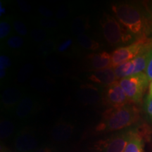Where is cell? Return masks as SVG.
I'll list each match as a JSON object with an SVG mask.
<instances>
[{"instance_id": "4fadbf2b", "label": "cell", "mask_w": 152, "mask_h": 152, "mask_svg": "<svg viewBox=\"0 0 152 152\" xmlns=\"http://www.w3.org/2000/svg\"><path fill=\"white\" fill-rule=\"evenodd\" d=\"M21 93L14 87L7 88L2 94L1 102L3 105L7 108H11L19 104L21 99Z\"/></svg>"}, {"instance_id": "8fae6325", "label": "cell", "mask_w": 152, "mask_h": 152, "mask_svg": "<svg viewBox=\"0 0 152 152\" xmlns=\"http://www.w3.org/2000/svg\"><path fill=\"white\" fill-rule=\"evenodd\" d=\"M87 61L94 71H100L111 67V54L106 52L91 54L87 56Z\"/></svg>"}, {"instance_id": "4316f807", "label": "cell", "mask_w": 152, "mask_h": 152, "mask_svg": "<svg viewBox=\"0 0 152 152\" xmlns=\"http://www.w3.org/2000/svg\"><path fill=\"white\" fill-rule=\"evenodd\" d=\"M39 12L42 14V15H43V16H45L46 17H48V18H50V17L53 16L52 11L51 10H49V9H48L45 8V7H40L39 9Z\"/></svg>"}, {"instance_id": "44dd1931", "label": "cell", "mask_w": 152, "mask_h": 152, "mask_svg": "<svg viewBox=\"0 0 152 152\" xmlns=\"http://www.w3.org/2000/svg\"><path fill=\"white\" fill-rule=\"evenodd\" d=\"M14 29L16 32L19 35L24 36L26 35L28 33V30L26 26H25L23 23L20 21V20H16L14 21Z\"/></svg>"}, {"instance_id": "277c9868", "label": "cell", "mask_w": 152, "mask_h": 152, "mask_svg": "<svg viewBox=\"0 0 152 152\" xmlns=\"http://www.w3.org/2000/svg\"><path fill=\"white\" fill-rule=\"evenodd\" d=\"M150 48H152V39L146 37L140 38L130 45L119 47L111 53V67L114 68L134 59L144 50Z\"/></svg>"}, {"instance_id": "9a60e30c", "label": "cell", "mask_w": 152, "mask_h": 152, "mask_svg": "<svg viewBox=\"0 0 152 152\" xmlns=\"http://www.w3.org/2000/svg\"><path fill=\"white\" fill-rule=\"evenodd\" d=\"M113 69L117 79L121 80L125 78V77H129V76L134 75L135 65H134V61L132 59L114 68Z\"/></svg>"}, {"instance_id": "2e32d148", "label": "cell", "mask_w": 152, "mask_h": 152, "mask_svg": "<svg viewBox=\"0 0 152 152\" xmlns=\"http://www.w3.org/2000/svg\"><path fill=\"white\" fill-rule=\"evenodd\" d=\"M33 101L31 98L26 97L23 99L16 108V115L19 118L27 117L33 110Z\"/></svg>"}, {"instance_id": "52a82bcc", "label": "cell", "mask_w": 152, "mask_h": 152, "mask_svg": "<svg viewBox=\"0 0 152 152\" xmlns=\"http://www.w3.org/2000/svg\"><path fill=\"white\" fill-rule=\"evenodd\" d=\"M102 101L104 105L110 108H118L132 104L121 88L118 81L105 87L102 93Z\"/></svg>"}, {"instance_id": "f546056e", "label": "cell", "mask_w": 152, "mask_h": 152, "mask_svg": "<svg viewBox=\"0 0 152 152\" xmlns=\"http://www.w3.org/2000/svg\"><path fill=\"white\" fill-rule=\"evenodd\" d=\"M35 152H52V150L48 149V148H43V149H40L39 150H37Z\"/></svg>"}, {"instance_id": "4dcf8cb0", "label": "cell", "mask_w": 152, "mask_h": 152, "mask_svg": "<svg viewBox=\"0 0 152 152\" xmlns=\"http://www.w3.org/2000/svg\"><path fill=\"white\" fill-rule=\"evenodd\" d=\"M0 14H1V16H2L3 14H5V9L2 7V4L1 3L0 4Z\"/></svg>"}, {"instance_id": "ac0fdd59", "label": "cell", "mask_w": 152, "mask_h": 152, "mask_svg": "<svg viewBox=\"0 0 152 152\" xmlns=\"http://www.w3.org/2000/svg\"><path fill=\"white\" fill-rule=\"evenodd\" d=\"M14 130V125L9 121L1 122V138L6 139L11 135Z\"/></svg>"}, {"instance_id": "e0dca14e", "label": "cell", "mask_w": 152, "mask_h": 152, "mask_svg": "<svg viewBox=\"0 0 152 152\" xmlns=\"http://www.w3.org/2000/svg\"><path fill=\"white\" fill-rule=\"evenodd\" d=\"M77 42L84 49H88V50H97L99 49V43L94 39H91L90 37L85 35V34H81L77 36Z\"/></svg>"}, {"instance_id": "484cf974", "label": "cell", "mask_w": 152, "mask_h": 152, "mask_svg": "<svg viewBox=\"0 0 152 152\" xmlns=\"http://www.w3.org/2000/svg\"><path fill=\"white\" fill-rule=\"evenodd\" d=\"M32 37L35 41L39 42L43 40L44 38L45 37V33L42 30H34L32 32Z\"/></svg>"}, {"instance_id": "d6a6232c", "label": "cell", "mask_w": 152, "mask_h": 152, "mask_svg": "<svg viewBox=\"0 0 152 152\" xmlns=\"http://www.w3.org/2000/svg\"><path fill=\"white\" fill-rule=\"evenodd\" d=\"M6 75V71L5 70H1L0 71V77L1 78H3V77H4Z\"/></svg>"}, {"instance_id": "83f0119b", "label": "cell", "mask_w": 152, "mask_h": 152, "mask_svg": "<svg viewBox=\"0 0 152 152\" xmlns=\"http://www.w3.org/2000/svg\"><path fill=\"white\" fill-rule=\"evenodd\" d=\"M18 4L19 7H20V8L23 11L28 12V11H30V9H31L30 7L28 4L27 3L23 2V1H19V3H18Z\"/></svg>"}, {"instance_id": "d4e9b609", "label": "cell", "mask_w": 152, "mask_h": 152, "mask_svg": "<svg viewBox=\"0 0 152 152\" xmlns=\"http://www.w3.org/2000/svg\"><path fill=\"white\" fill-rule=\"evenodd\" d=\"M11 66L10 58L5 55H1L0 56V70H6Z\"/></svg>"}, {"instance_id": "7402d4cb", "label": "cell", "mask_w": 152, "mask_h": 152, "mask_svg": "<svg viewBox=\"0 0 152 152\" xmlns=\"http://www.w3.org/2000/svg\"><path fill=\"white\" fill-rule=\"evenodd\" d=\"M11 32V26L7 21H1L0 23V38L1 39L7 37Z\"/></svg>"}, {"instance_id": "1f68e13d", "label": "cell", "mask_w": 152, "mask_h": 152, "mask_svg": "<svg viewBox=\"0 0 152 152\" xmlns=\"http://www.w3.org/2000/svg\"><path fill=\"white\" fill-rule=\"evenodd\" d=\"M149 96H152V81L149 83Z\"/></svg>"}, {"instance_id": "5bb4252c", "label": "cell", "mask_w": 152, "mask_h": 152, "mask_svg": "<svg viewBox=\"0 0 152 152\" xmlns=\"http://www.w3.org/2000/svg\"><path fill=\"white\" fill-rule=\"evenodd\" d=\"M124 152H144L143 137L137 128H134V132L125 147Z\"/></svg>"}, {"instance_id": "3957f363", "label": "cell", "mask_w": 152, "mask_h": 152, "mask_svg": "<svg viewBox=\"0 0 152 152\" xmlns=\"http://www.w3.org/2000/svg\"><path fill=\"white\" fill-rule=\"evenodd\" d=\"M102 31L107 42L113 46L127 45L137 40L135 37L120 23L118 20L108 14H104L101 20Z\"/></svg>"}, {"instance_id": "836d02e7", "label": "cell", "mask_w": 152, "mask_h": 152, "mask_svg": "<svg viewBox=\"0 0 152 152\" xmlns=\"http://www.w3.org/2000/svg\"><path fill=\"white\" fill-rule=\"evenodd\" d=\"M149 11H150V13H151V15H152V1H151V2L149 3Z\"/></svg>"}, {"instance_id": "603a6c76", "label": "cell", "mask_w": 152, "mask_h": 152, "mask_svg": "<svg viewBox=\"0 0 152 152\" xmlns=\"http://www.w3.org/2000/svg\"><path fill=\"white\" fill-rule=\"evenodd\" d=\"M145 74L151 83L152 81V49L150 50L149 60H148L147 68L145 69Z\"/></svg>"}, {"instance_id": "d6986e66", "label": "cell", "mask_w": 152, "mask_h": 152, "mask_svg": "<svg viewBox=\"0 0 152 152\" xmlns=\"http://www.w3.org/2000/svg\"><path fill=\"white\" fill-rule=\"evenodd\" d=\"M143 109L147 118L152 123V96L147 95L144 98Z\"/></svg>"}, {"instance_id": "30bf717a", "label": "cell", "mask_w": 152, "mask_h": 152, "mask_svg": "<svg viewBox=\"0 0 152 152\" xmlns=\"http://www.w3.org/2000/svg\"><path fill=\"white\" fill-rule=\"evenodd\" d=\"M14 145L19 152H30L37 148V140L33 134L23 132L16 137Z\"/></svg>"}, {"instance_id": "7a4b0ae2", "label": "cell", "mask_w": 152, "mask_h": 152, "mask_svg": "<svg viewBox=\"0 0 152 152\" xmlns=\"http://www.w3.org/2000/svg\"><path fill=\"white\" fill-rule=\"evenodd\" d=\"M139 118L140 111L133 104L118 108H109L104 111L96 130L99 132H109L125 130L130 128Z\"/></svg>"}, {"instance_id": "8992f818", "label": "cell", "mask_w": 152, "mask_h": 152, "mask_svg": "<svg viewBox=\"0 0 152 152\" xmlns=\"http://www.w3.org/2000/svg\"><path fill=\"white\" fill-rule=\"evenodd\" d=\"M134 128H128L114 133L109 137L99 140L94 147L99 152H124Z\"/></svg>"}, {"instance_id": "5b68a950", "label": "cell", "mask_w": 152, "mask_h": 152, "mask_svg": "<svg viewBox=\"0 0 152 152\" xmlns=\"http://www.w3.org/2000/svg\"><path fill=\"white\" fill-rule=\"evenodd\" d=\"M118 82L128 99L133 104H140L142 102L144 92L150 83L147 75L143 72L125 77Z\"/></svg>"}, {"instance_id": "6da1fadb", "label": "cell", "mask_w": 152, "mask_h": 152, "mask_svg": "<svg viewBox=\"0 0 152 152\" xmlns=\"http://www.w3.org/2000/svg\"><path fill=\"white\" fill-rule=\"evenodd\" d=\"M112 11L120 23L135 37L152 39V15L134 2H120L114 4Z\"/></svg>"}, {"instance_id": "ba28073f", "label": "cell", "mask_w": 152, "mask_h": 152, "mask_svg": "<svg viewBox=\"0 0 152 152\" xmlns=\"http://www.w3.org/2000/svg\"><path fill=\"white\" fill-rule=\"evenodd\" d=\"M77 97L81 103L85 105H92L102 99V93L96 87L92 85H82L77 91Z\"/></svg>"}, {"instance_id": "ffe728a7", "label": "cell", "mask_w": 152, "mask_h": 152, "mask_svg": "<svg viewBox=\"0 0 152 152\" xmlns=\"http://www.w3.org/2000/svg\"><path fill=\"white\" fill-rule=\"evenodd\" d=\"M24 41L22 37L19 36H12L7 41V45L11 49H19L23 45Z\"/></svg>"}, {"instance_id": "7c38bea8", "label": "cell", "mask_w": 152, "mask_h": 152, "mask_svg": "<svg viewBox=\"0 0 152 152\" xmlns=\"http://www.w3.org/2000/svg\"><path fill=\"white\" fill-rule=\"evenodd\" d=\"M73 126L67 123H58L52 130V137L57 142H64L71 137Z\"/></svg>"}, {"instance_id": "9c48e42d", "label": "cell", "mask_w": 152, "mask_h": 152, "mask_svg": "<svg viewBox=\"0 0 152 152\" xmlns=\"http://www.w3.org/2000/svg\"><path fill=\"white\" fill-rule=\"evenodd\" d=\"M90 80L96 84L108 86L117 81L113 68L109 67L100 71H94L89 77Z\"/></svg>"}, {"instance_id": "cb8c5ba5", "label": "cell", "mask_w": 152, "mask_h": 152, "mask_svg": "<svg viewBox=\"0 0 152 152\" xmlns=\"http://www.w3.org/2000/svg\"><path fill=\"white\" fill-rule=\"evenodd\" d=\"M32 71H33V66L30 65L25 66L23 69H22L19 73V80L20 81H23L26 80Z\"/></svg>"}, {"instance_id": "f1b7e54d", "label": "cell", "mask_w": 152, "mask_h": 152, "mask_svg": "<svg viewBox=\"0 0 152 152\" xmlns=\"http://www.w3.org/2000/svg\"><path fill=\"white\" fill-rule=\"evenodd\" d=\"M71 40H68V41L65 42L63 43L62 45L60 46L59 50L61 51V52H62V51L66 50V49L70 46V45H71Z\"/></svg>"}]
</instances>
